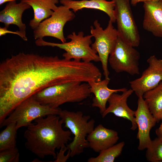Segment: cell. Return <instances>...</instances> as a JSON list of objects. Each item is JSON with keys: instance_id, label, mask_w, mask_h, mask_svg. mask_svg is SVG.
Here are the masks:
<instances>
[{"instance_id": "obj_20", "label": "cell", "mask_w": 162, "mask_h": 162, "mask_svg": "<svg viewBox=\"0 0 162 162\" xmlns=\"http://www.w3.org/2000/svg\"><path fill=\"white\" fill-rule=\"evenodd\" d=\"M143 97L151 113L158 122L162 111V81L155 87L146 92Z\"/></svg>"}, {"instance_id": "obj_2", "label": "cell", "mask_w": 162, "mask_h": 162, "mask_svg": "<svg viewBox=\"0 0 162 162\" xmlns=\"http://www.w3.org/2000/svg\"><path fill=\"white\" fill-rule=\"evenodd\" d=\"M34 122L27 127L24 134L26 148L39 158L49 155L56 159V149L65 146L71 140V132L63 129L58 115H49Z\"/></svg>"}, {"instance_id": "obj_22", "label": "cell", "mask_w": 162, "mask_h": 162, "mask_svg": "<svg viewBox=\"0 0 162 162\" xmlns=\"http://www.w3.org/2000/svg\"><path fill=\"white\" fill-rule=\"evenodd\" d=\"M125 145L122 141L103 150L96 157L89 158L88 162H113L115 159L121 154Z\"/></svg>"}, {"instance_id": "obj_12", "label": "cell", "mask_w": 162, "mask_h": 162, "mask_svg": "<svg viewBox=\"0 0 162 162\" xmlns=\"http://www.w3.org/2000/svg\"><path fill=\"white\" fill-rule=\"evenodd\" d=\"M135 116L138 128L137 138L139 143L138 148L142 151L147 149L150 145L152 140L150 132L157 121L151 113L143 97L138 98Z\"/></svg>"}, {"instance_id": "obj_21", "label": "cell", "mask_w": 162, "mask_h": 162, "mask_svg": "<svg viewBox=\"0 0 162 162\" xmlns=\"http://www.w3.org/2000/svg\"><path fill=\"white\" fill-rule=\"evenodd\" d=\"M16 123H11L0 134V152L16 147Z\"/></svg>"}, {"instance_id": "obj_7", "label": "cell", "mask_w": 162, "mask_h": 162, "mask_svg": "<svg viewBox=\"0 0 162 162\" xmlns=\"http://www.w3.org/2000/svg\"><path fill=\"white\" fill-rule=\"evenodd\" d=\"M113 22L110 20L105 29L101 26L98 21L94 22V28L90 27V33L95 39L94 42L91 46L98 53L101 64L105 78L110 79V73L108 68L109 56L113 50L119 35L117 29L115 28Z\"/></svg>"}, {"instance_id": "obj_5", "label": "cell", "mask_w": 162, "mask_h": 162, "mask_svg": "<svg viewBox=\"0 0 162 162\" xmlns=\"http://www.w3.org/2000/svg\"><path fill=\"white\" fill-rule=\"evenodd\" d=\"M92 35L84 36L82 32L76 34L75 32L68 35L67 38L70 41L62 43L46 41L43 39L36 40L35 43L38 46L57 47L65 51L63 56L65 59L81 61L86 62H98L100 59L97 52L91 45L92 44Z\"/></svg>"}, {"instance_id": "obj_23", "label": "cell", "mask_w": 162, "mask_h": 162, "mask_svg": "<svg viewBox=\"0 0 162 162\" xmlns=\"http://www.w3.org/2000/svg\"><path fill=\"white\" fill-rule=\"evenodd\" d=\"M146 160L151 162L162 161V140L158 138L152 140L149 146L147 148L146 154Z\"/></svg>"}, {"instance_id": "obj_17", "label": "cell", "mask_w": 162, "mask_h": 162, "mask_svg": "<svg viewBox=\"0 0 162 162\" xmlns=\"http://www.w3.org/2000/svg\"><path fill=\"white\" fill-rule=\"evenodd\" d=\"M60 2L74 12L84 8L97 9L103 11L109 16L110 20L113 23L116 22L114 0H60Z\"/></svg>"}, {"instance_id": "obj_11", "label": "cell", "mask_w": 162, "mask_h": 162, "mask_svg": "<svg viewBox=\"0 0 162 162\" xmlns=\"http://www.w3.org/2000/svg\"><path fill=\"white\" fill-rule=\"evenodd\" d=\"M147 62L148 66L141 76L129 82L131 88L138 98L143 97L146 92L155 87L162 81V59L153 55L147 59Z\"/></svg>"}, {"instance_id": "obj_18", "label": "cell", "mask_w": 162, "mask_h": 162, "mask_svg": "<svg viewBox=\"0 0 162 162\" xmlns=\"http://www.w3.org/2000/svg\"><path fill=\"white\" fill-rule=\"evenodd\" d=\"M110 80V78H105L99 81H91L88 82L90 86L91 93L94 95L92 106L93 107L98 108L101 114L106 110V103L113 93L123 92L128 89L125 88L116 89L110 88L108 85Z\"/></svg>"}, {"instance_id": "obj_24", "label": "cell", "mask_w": 162, "mask_h": 162, "mask_svg": "<svg viewBox=\"0 0 162 162\" xmlns=\"http://www.w3.org/2000/svg\"><path fill=\"white\" fill-rule=\"evenodd\" d=\"M19 159L20 153L16 147L0 152V162H18Z\"/></svg>"}, {"instance_id": "obj_3", "label": "cell", "mask_w": 162, "mask_h": 162, "mask_svg": "<svg viewBox=\"0 0 162 162\" xmlns=\"http://www.w3.org/2000/svg\"><path fill=\"white\" fill-rule=\"evenodd\" d=\"M91 94L88 83L72 82L46 88L32 96L42 105L57 108L66 103L81 102Z\"/></svg>"}, {"instance_id": "obj_8", "label": "cell", "mask_w": 162, "mask_h": 162, "mask_svg": "<svg viewBox=\"0 0 162 162\" xmlns=\"http://www.w3.org/2000/svg\"><path fill=\"white\" fill-rule=\"evenodd\" d=\"M134 47L118 37L108 59L110 67L115 72H126L132 76L140 74V54Z\"/></svg>"}, {"instance_id": "obj_16", "label": "cell", "mask_w": 162, "mask_h": 162, "mask_svg": "<svg viewBox=\"0 0 162 162\" xmlns=\"http://www.w3.org/2000/svg\"><path fill=\"white\" fill-rule=\"evenodd\" d=\"M31 8L22 1L19 3L16 1L9 2L0 12V22L8 28L10 25L13 24L16 26L19 30L26 33V26L22 22V16L24 11Z\"/></svg>"}, {"instance_id": "obj_14", "label": "cell", "mask_w": 162, "mask_h": 162, "mask_svg": "<svg viewBox=\"0 0 162 162\" xmlns=\"http://www.w3.org/2000/svg\"><path fill=\"white\" fill-rule=\"evenodd\" d=\"M143 28L155 36L162 38V0L144 3Z\"/></svg>"}, {"instance_id": "obj_25", "label": "cell", "mask_w": 162, "mask_h": 162, "mask_svg": "<svg viewBox=\"0 0 162 162\" xmlns=\"http://www.w3.org/2000/svg\"><path fill=\"white\" fill-rule=\"evenodd\" d=\"M67 150V147L65 146L61 148L60 149L58 152H57L56 160L53 161L54 162H65L70 157V152L69 150H68L67 154L65 155L64 153Z\"/></svg>"}, {"instance_id": "obj_6", "label": "cell", "mask_w": 162, "mask_h": 162, "mask_svg": "<svg viewBox=\"0 0 162 162\" xmlns=\"http://www.w3.org/2000/svg\"><path fill=\"white\" fill-rule=\"evenodd\" d=\"M62 110L41 104L32 96L19 104L0 124V128L15 122L18 130L31 124L36 119L49 115H59Z\"/></svg>"}, {"instance_id": "obj_31", "label": "cell", "mask_w": 162, "mask_h": 162, "mask_svg": "<svg viewBox=\"0 0 162 162\" xmlns=\"http://www.w3.org/2000/svg\"><path fill=\"white\" fill-rule=\"evenodd\" d=\"M160 120H161L162 121V111L161 112V113L160 115Z\"/></svg>"}, {"instance_id": "obj_1", "label": "cell", "mask_w": 162, "mask_h": 162, "mask_svg": "<svg viewBox=\"0 0 162 162\" xmlns=\"http://www.w3.org/2000/svg\"><path fill=\"white\" fill-rule=\"evenodd\" d=\"M87 63L20 52L0 64V124L22 101L49 87L86 82Z\"/></svg>"}, {"instance_id": "obj_10", "label": "cell", "mask_w": 162, "mask_h": 162, "mask_svg": "<svg viewBox=\"0 0 162 162\" xmlns=\"http://www.w3.org/2000/svg\"><path fill=\"white\" fill-rule=\"evenodd\" d=\"M75 16L74 12L67 7L63 5L58 7L50 17L41 22L34 30L35 39L50 36L58 39L62 43L66 42L63 32L64 26Z\"/></svg>"}, {"instance_id": "obj_4", "label": "cell", "mask_w": 162, "mask_h": 162, "mask_svg": "<svg viewBox=\"0 0 162 162\" xmlns=\"http://www.w3.org/2000/svg\"><path fill=\"white\" fill-rule=\"evenodd\" d=\"M64 127L68 128L74 135L72 142L66 147L70 152V157L80 154L89 147L86 137L94 130L95 120L81 111H70L61 110L59 115Z\"/></svg>"}, {"instance_id": "obj_30", "label": "cell", "mask_w": 162, "mask_h": 162, "mask_svg": "<svg viewBox=\"0 0 162 162\" xmlns=\"http://www.w3.org/2000/svg\"><path fill=\"white\" fill-rule=\"evenodd\" d=\"M158 129L161 132H162V123L161 124L160 126Z\"/></svg>"}, {"instance_id": "obj_29", "label": "cell", "mask_w": 162, "mask_h": 162, "mask_svg": "<svg viewBox=\"0 0 162 162\" xmlns=\"http://www.w3.org/2000/svg\"><path fill=\"white\" fill-rule=\"evenodd\" d=\"M16 0H0V5H2L4 3L12 1H16Z\"/></svg>"}, {"instance_id": "obj_26", "label": "cell", "mask_w": 162, "mask_h": 162, "mask_svg": "<svg viewBox=\"0 0 162 162\" xmlns=\"http://www.w3.org/2000/svg\"><path fill=\"white\" fill-rule=\"evenodd\" d=\"M8 33L13 34L19 36L23 40L27 41V38L26 36V33L23 32L20 30H17L16 31H12L8 29V28L5 27L0 28V36L4 35Z\"/></svg>"}, {"instance_id": "obj_15", "label": "cell", "mask_w": 162, "mask_h": 162, "mask_svg": "<svg viewBox=\"0 0 162 162\" xmlns=\"http://www.w3.org/2000/svg\"><path fill=\"white\" fill-rule=\"evenodd\" d=\"M86 139L89 147L94 152L99 153L116 144L119 137L117 131L100 124L94 128Z\"/></svg>"}, {"instance_id": "obj_13", "label": "cell", "mask_w": 162, "mask_h": 162, "mask_svg": "<svg viewBox=\"0 0 162 162\" xmlns=\"http://www.w3.org/2000/svg\"><path fill=\"white\" fill-rule=\"evenodd\" d=\"M133 92L130 88L122 92L121 94L117 93H113L108 101V107L101 114L102 118H104L109 113H112L117 116L130 121L131 124V129L135 130L137 128V125L135 116V111L130 109L127 103L128 98Z\"/></svg>"}, {"instance_id": "obj_27", "label": "cell", "mask_w": 162, "mask_h": 162, "mask_svg": "<svg viewBox=\"0 0 162 162\" xmlns=\"http://www.w3.org/2000/svg\"><path fill=\"white\" fill-rule=\"evenodd\" d=\"M160 0H130V4L133 6H135L138 3L143 2V3L151 1H155Z\"/></svg>"}, {"instance_id": "obj_9", "label": "cell", "mask_w": 162, "mask_h": 162, "mask_svg": "<svg viewBox=\"0 0 162 162\" xmlns=\"http://www.w3.org/2000/svg\"><path fill=\"white\" fill-rule=\"evenodd\" d=\"M115 16L119 37L131 46L138 47L140 37L130 0H114Z\"/></svg>"}, {"instance_id": "obj_19", "label": "cell", "mask_w": 162, "mask_h": 162, "mask_svg": "<svg viewBox=\"0 0 162 162\" xmlns=\"http://www.w3.org/2000/svg\"><path fill=\"white\" fill-rule=\"evenodd\" d=\"M32 7L34 17L29 25L34 30L44 20L50 17L58 7L56 4L59 0H21Z\"/></svg>"}, {"instance_id": "obj_28", "label": "cell", "mask_w": 162, "mask_h": 162, "mask_svg": "<svg viewBox=\"0 0 162 162\" xmlns=\"http://www.w3.org/2000/svg\"><path fill=\"white\" fill-rule=\"evenodd\" d=\"M156 133L158 137L162 140V132L157 129L156 130Z\"/></svg>"}]
</instances>
